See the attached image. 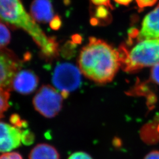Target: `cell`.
<instances>
[{
  "label": "cell",
  "instance_id": "obj_1",
  "mask_svg": "<svg viewBox=\"0 0 159 159\" xmlns=\"http://www.w3.org/2000/svg\"><path fill=\"white\" fill-rule=\"evenodd\" d=\"M78 61L80 71L98 84L112 81L121 66L120 50L95 37L89 39L80 52Z\"/></svg>",
  "mask_w": 159,
  "mask_h": 159
},
{
  "label": "cell",
  "instance_id": "obj_2",
  "mask_svg": "<svg viewBox=\"0 0 159 159\" xmlns=\"http://www.w3.org/2000/svg\"><path fill=\"white\" fill-rule=\"evenodd\" d=\"M0 20L27 32L46 57L52 58L58 54L56 41L46 35L25 11L21 0H0Z\"/></svg>",
  "mask_w": 159,
  "mask_h": 159
},
{
  "label": "cell",
  "instance_id": "obj_3",
  "mask_svg": "<svg viewBox=\"0 0 159 159\" xmlns=\"http://www.w3.org/2000/svg\"><path fill=\"white\" fill-rule=\"evenodd\" d=\"M63 96L50 85H43L33 99L35 109L42 116L52 118L57 116L63 106Z\"/></svg>",
  "mask_w": 159,
  "mask_h": 159
},
{
  "label": "cell",
  "instance_id": "obj_4",
  "mask_svg": "<svg viewBox=\"0 0 159 159\" xmlns=\"http://www.w3.org/2000/svg\"><path fill=\"white\" fill-rule=\"evenodd\" d=\"M52 80L63 97H66L80 85V70L70 63L60 64L56 67Z\"/></svg>",
  "mask_w": 159,
  "mask_h": 159
},
{
  "label": "cell",
  "instance_id": "obj_5",
  "mask_svg": "<svg viewBox=\"0 0 159 159\" xmlns=\"http://www.w3.org/2000/svg\"><path fill=\"white\" fill-rule=\"evenodd\" d=\"M20 67V61L11 51L0 50V87L7 89L10 87Z\"/></svg>",
  "mask_w": 159,
  "mask_h": 159
},
{
  "label": "cell",
  "instance_id": "obj_6",
  "mask_svg": "<svg viewBox=\"0 0 159 159\" xmlns=\"http://www.w3.org/2000/svg\"><path fill=\"white\" fill-rule=\"evenodd\" d=\"M22 136L20 129L0 121V152H8L18 148L22 142Z\"/></svg>",
  "mask_w": 159,
  "mask_h": 159
},
{
  "label": "cell",
  "instance_id": "obj_7",
  "mask_svg": "<svg viewBox=\"0 0 159 159\" xmlns=\"http://www.w3.org/2000/svg\"><path fill=\"white\" fill-rule=\"evenodd\" d=\"M39 78L33 71L24 70L18 71L12 80L10 87L23 94L34 92L39 84Z\"/></svg>",
  "mask_w": 159,
  "mask_h": 159
},
{
  "label": "cell",
  "instance_id": "obj_8",
  "mask_svg": "<svg viewBox=\"0 0 159 159\" xmlns=\"http://www.w3.org/2000/svg\"><path fill=\"white\" fill-rule=\"evenodd\" d=\"M159 38V3L143 21L142 29L137 35L140 41Z\"/></svg>",
  "mask_w": 159,
  "mask_h": 159
},
{
  "label": "cell",
  "instance_id": "obj_9",
  "mask_svg": "<svg viewBox=\"0 0 159 159\" xmlns=\"http://www.w3.org/2000/svg\"><path fill=\"white\" fill-rule=\"evenodd\" d=\"M31 16L35 22L49 23L55 16L50 0H34L30 8Z\"/></svg>",
  "mask_w": 159,
  "mask_h": 159
},
{
  "label": "cell",
  "instance_id": "obj_10",
  "mask_svg": "<svg viewBox=\"0 0 159 159\" xmlns=\"http://www.w3.org/2000/svg\"><path fill=\"white\" fill-rule=\"evenodd\" d=\"M56 148L48 144H39L35 146L29 154V159H60Z\"/></svg>",
  "mask_w": 159,
  "mask_h": 159
},
{
  "label": "cell",
  "instance_id": "obj_11",
  "mask_svg": "<svg viewBox=\"0 0 159 159\" xmlns=\"http://www.w3.org/2000/svg\"><path fill=\"white\" fill-rule=\"evenodd\" d=\"M90 23L93 25H107L111 22L112 16L108 8L104 6H97L92 8Z\"/></svg>",
  "mask_w": 159,
  "mask_h": 159
},
{
  "label": "cell",
  "instance_id": "obj_12",
  "mask_svg": "<svg viewBox=\"0 0 159 159\" xmlns=\"http://www.w3.org/2000/svg\"><path fill=\"white\" fill-rule=\"evenodd\" d=\"M11 41V33L6 24L0 22V50L4 49Z\"/></svg>",
  "mask_w": 159,
  "mask_h": 159
},
{
  "label": "cell",
  "instance_id": "obj_13",
  "mask_svg": "<svg viewBox=\"0 0 159 159\" xmlns=\"http://www.w3.org/2000/svg\"><path fill=\"white\" fill-rule=\"evenodd\" d=\"M10 96V93L7 89L0 87V119L4 116V113L9 107Z\"/></svg>",
  "mask_w": 159,
  "mask_h": 159
},
{
  "label": "cell",
  "instance_id": "obj_14",
  "mask_svg": "<svg viewBox=\"0 0 159 159\" xmlns=\"http://www.w3.org/2000/svg\"><path fill=\"white\" fill-rule=\"evenodd\" d=\"M10 121L14 126L19 129H21L22 127H26L27 126V122L21 119L20 116L17 114L12 115L10 117Z\"/></svg>",
  "mask_w": 159,
  "mask_h": 159
},
{
  "label": "cell",
  "instance_id": "obj_15",
  "mask_svg": "<svg viewBox=\"0 0 159 159\" xmlns=\"http://www.w3.org/2000/svg\"><path fill=\"white\" fill-rule=\"evenodd\" d=\"M34 141V134L29 130L23 131L22 143L26 145L31 144Z\"/></svg>",
  "mask_w": 159,
  "mask_h": 159
},
{
  "label": "cell",
  "instance_id": "obj_16",
  "mask_svg": "<svg viewBox=\"0 0 159 159\" xmlns=\"http://www.w3.org/2000/svg\"><path fill=\"white\" fill-rule=\"evenodd\" d=\"M158 0H136L138 7L143 10L145 8L150 7L156 4Z\"/></svg>",
  "mask_w": 159,
  "mask_h": 159
},
{
  "label": "cell",
  "instance_id": "obj_17",
  "mask_svg": "<svg viewBox=\"0 0 159 159\" xmlns=\"http://www.w3.org/2000/svg\"><path fill=\"white\" fill-rule=\"evenodd\" d=\"M150 78L154 83L159 85V63L154 66L152 68Z\"/></svg>",
  "mask_w": 159,
  "mask_h": 159
},
{
  "label": "cell",
  "instance_id": "obj_18",
  "mask_svg": "<svg viewBox=\"0 0 159 159\" xmlns=\"http://www.w3.org/2000/svg\"><path fill=\"white\" fill-rule=\"evenodd\" d=\"M68 159H93L91 156L83 152H77L71 154Z\"/></svg>",
  "mask_w": 159,
  "mask_h": 159
},
{
  "label": "cell",
  "instance_id": "obj_19",
  "mask_svg": "<svg viewBox=\"0 0 159 159\" xmlns=\"http://www.w3.org/2000/svg\"><path fill=\"white\" fill-rule=\"evenodd\" d=\"M62 24V21L60 16H55L50 22V26L51 29L54 30H58L61 27Z\"/></svg>",
  "mask_w": 159,
  "mask_h": 159
},
{
  "label": "cell",
  "instance_id": "obj_20",
  "mask_svg": "<svg viewBox=\"0 0 159 159\" xmlns=\"http://www.w3.org/2000/svg\"><path fill=\"white\" fill-rule=\"evenodd\" d=\"M91 2L97 6H104L111 10H114V6L110 0H90Z\"/></svg>",
  "mask_w": 159,
  "mask_h": 159
},
{
  "label": "cell",
  "instance_id": "obj_21",
  "mask_svg": "<svg viewBox=\"0 0 159 159\" xmlns=\"http://www.w3.org/2000/svg\"><path fill=\"white\" fill-rule=\"evenodd\" d=\"M0 159H23L22 156L16 152L6 153L0 156Z\"/></svg>",
  "mask_w": 159,
  "mask_h": 159
},
{
  "label": "cell",
  "instance_id": "obj_22",
  "mask_svg": "<svg viewBox=\"0 0 159 159\" xmlns=\"http://www.w3.org/2000/svg\"><path fill=\"white\" fill-rule=\"evenodd\" d=\"M144 159H159V151H152L150 152Z\"/></svg>",
  "mask_w": 159,
  "mask_h": 159
},
{
  "label": "cell",
  "instance_id": "obj_23",
  "mask_svg": "<svg viewBox=\"0 0 159 159\" xmlns=\"http://www.w3.org/2000/svg\"><path fill=\"white\" fill-rule=\"evenodd\" d=\"M116 2L123 6H128L133 0H114Z\"/></svg>",
  "mask_w": 159,
  "mask_h": 159
}]
</instances>
